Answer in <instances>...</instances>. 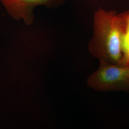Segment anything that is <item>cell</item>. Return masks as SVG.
Masks as SVG:
<instances>
[{
	"instance_id": "3957f363",
	"label": "cell",
	"mask_w": 129,
	"mask_h": 129,
	"mask_svg": "<svg viewBox=\"0 0 129 129\" xmlns=\"http://www.w3.org/2000/svg\"><path fill=\"white\" fill-rule=\"evenodd\" d=\"M64 0H0L10 15L14 19L23 20L27 25L34 21L33 9L38 5L53 7L63 3Z\"/></svg>"
},
{
	"instance_id": "277c9868",
	"label": "cell",
	"mask_w": 129,
	"mask_h": 129,
	"mask_svg": "<svg viewBox=\"0 0 129 129\" xmlns=\"http://www.w3.org/2000/svg\"><path fill=\"white\" fill-rule=\"evenodd\" d=\"M122 33V58L120 64L129 66V10L118 14Z\"/></svg>"
},
{
	"instance_id": "7a4b0ae2",
	"label": "cell",
	"mask_w": 129,
	"mask_h": 129,
	"mask_svg": "<svg viewBox=\"0 0 129 129\" xmlns=\"http://www.w3.org/2000/svg\"><path fill=\"white\" fill-rule=\"evenodd\" d=\"M87 84L97 91L129 92V66L100 62Z\"/></svg>"
},
{
	"instance_id": "6da1fadb",
	"label": "cell",
	"mask_w": 129,
	"mask_h": 129,
	"mask_svg": "<svg viewBox=\"0 0 129 129\" xmlns=\"http://www.w3.org/2000/svg\"><path fill=\"white\" fill-rule=\"evenodd\" d=\"M88 47L90 54L100 62L121 63L122 33L116 11L100 9L95 13L93 34Z\"/></svg>"
}]
</instances>
